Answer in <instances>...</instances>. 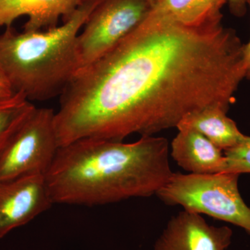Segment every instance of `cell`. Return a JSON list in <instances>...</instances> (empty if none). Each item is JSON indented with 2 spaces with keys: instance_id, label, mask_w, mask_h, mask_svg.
Listing matches in <instances>:
<instances>
[{
  "instance_id": "7a4b0ae2",
  "label": "cell",
  "mask_w": 250,
  "mask_h": 250,
  "mask_svg": "<svg viewBox=\"0 0 250 250\" xmlns=\"http://www.w3.org/2000/svg\"><path fill=\"white\" fill-rule=\"evenodd\" d=\"M164 137L133 143L86 138L59 147L45 174L53 204L108 205L156 195L170 178Z\"/></svg>"
},
{
  "instance_id": "6da1fadb",
  "label": "cell",
  "mask_w": 250,
  "mask_h": 250,
  "mask_svg": "<svg viewBox=\"0 0 250 250\" xmlns=\"http://www.w3.org/2000/svg\"><path fill=\"white\" fill-rule=\"evenodd\" d=\"M245 78V44L222 21L190 27L147 16L61 94L59 146L154 136L204 108L228 111Z\"/></svg>"
},
{
  "instance_id": "9a60e30c",
  "label": "cell",
  "mask_w": 250,
  "mask_h": 250,
  "mask_svg": "<svg viewBox=\"0 0 250 250\" xmlns=\"http://www.w3.org/2000/svg\"><path fill=\"white\" fill-rule=\"evenodd\" d=\"M230 11L236 17H243L247 12L248 0H226Z\"/></svg>"
},
{
  "instance_id": "4fadbf2b",
  "label": "cell",
  "mask_w": 250,
  "mask_h": 250,
  "mask_svg": "<svg viewBox=\"0 0 250 250\" xmlns=\"http://www.w3.org/2000/svg\"><path fill=\"white\" fill-rule=\"evenodd\" d=\"M35 107L21 93H14L8 98L0 99V154Z\"/></svg>"
},
{
  "instance_id": "5b68a950",
  "label": "cell",
  "mask_w": 250,
  "mask_h": 250,
  "mask_svg": "<svg viewBox=\"0 0 250 250\" xmlns=\"http://www.w3.org/2000/svg\"><path fill=\"white\" fill-rule=\"evenodd\" d=\"M54 116L52 108L31 111L0 154V180L45 175L60 147Z\"/></svg>"
},
{
  "instance_id": "8fae6325",
  "label": "cell",
  "mask_w": 250,
  "mask_h": 250,
  "mask_svg": "<svg viewBox=\"0 0 250 250\" xmlns=\"http://www.w3.org/2000/svg\"><path fill=\"white\" fill-rule=\"evenodd\" d=\"M226 0H159L147 16L197 27L222 21Z\"/></svg>"
},
{
  "instance_id": "7c38bea8",
  "label": "cell",
  "mask_w": 250,
  "mask_h": 250,
  "mask_svg": "<svg viewBox=\"0 0 250 250\" xmlns=\"http://www.w3.org/2000/svg\"><path fill=\"white\" fill-rule=\"evenodd\" d=\"M228 111L218 106L204 108L184 118L179 126L196 130L221 150L231 149L246 139L233 120L227 116Z\"/></svg>"
},
{
  "instance_id": "30bf717a",
  "label": "cell",
  "mask_w": 250,
  "mask_h": 250,
  "mask_svg": "<svg viewBox=\"0 0 250 250\" xmlns=\"http://www.w3.org/2000/svg\"><path fill=\"white\" fill-rule=\"evenodd\" d=\"M177 129L178 133L171 143L170 156L179 167L189 174L225 172L226 159L223 150L196 130L187 126Z\"/></svg>"
},
{
  "instance_id": "52a82bcc",
  "label": "cell",
  "mask_w": 250,
  "mask_h": 250,
  "mask_svg": "<svg viewBox=\"0 0 250 250\" xmlns=\"http://www.w3.org/2000/svg\"><path fill=\"white\" fill-rule=\"evenodd\" d=\"M54 205L42 174L0 180V239Z\"/></svg>"
},
{
  "instance_id": "277c9868",
  "label": "cell",
  "mask_w": 250,
  "mask_h": 250,
  "mask_svg": "<svg viewBox=\"0 0 250 250\" xmlns=\"http://www.w3.org/2000/svg\"><path fill=\"white\" fill-rule=\"evenodd\" d=\"M239 174H172L156 196L169 206L208 215L239 227L250 234V207L238 189Z\"/></svg>"
},
{
  "instance_id": "3957f363",
  "label": "cell",
  "mask_w": 250,
  "mask_h": 250,
  "mask_svg": "<svg viewBox=\"0 0 250 250\" xmlns=\"http://www.w3.org/2000/svg\"><path fill=\"white\" fill-rule=\"evenodd\" d=\"M100 0H85L61 25L0 34V65L14 93L29 101L60 96L80 68V33Z\"/></svg>"
},
{
  "instance_id": "ac0fdd59",
  "label": "cell",
  "mask_w": 250,
  "mask_h": 250,
  "mask_svg": "<svg viewBox=\"0 0 250 250\" xmlns=\"http://www.w3.org/2000/svg\"><path fill=\"white\" fill-rule=\"evenodd\" d=\"M151 1H152V3H153V4H154H154H155L157 2V1H159V0H151Z\"/></svg>"
},
{
  "instance_id": "ba28073f",
  "label": "cell",
  "mask_w": 250,
  "mask_h": 250,
  "mask_svg": "<svg viewBox=\"0 0 250 250\" xmlns=\"http://www.w3.org/2000/svg\"><path fill=\"white\" fill-rule=\"evenodd\" d=\"M232 237L229 227L210 225L201 214L184 210L171 217L154 250H227Z\"/></svg>"
},
{
  "instance_id": "5bb4252c",
  "label": "cell",
  "mask_w": 250,
  "mask_h": 250,
  "mask_svg": "<svg viewBox=\"0 0 250 250\" xmlns=\"http://www.w3.org/2000/svg\"><path fill=\"white\" fill-rule=\"evenodd\" d=\"M226 159L225 172L250 173V137L231 149L224 151Z\"/></svg>"
},
{
  "instance_id": "9c48e42d",
  "label": "cell",
  "mask_w": 250,
  "mask_h": 250,
  "mask_svg": "<svg viewBox=\"0 0 250 250\" xmlns=\"http://www.w3.org/2000/svg\"><path fill=\"white\" fill-rule=\"evenodd\" d=\"M85 0H0V28L10 27L21 17L28 18L24 31L57 27L68 19Z\"/></svg>"
},
{
  "instance_id": "e0dca14e",
  "label": "cell",
  "mask_w": 250,
  "mask_h": 250,
  "mask_svg": "<svg viewBox=\"0 0 250 250\" xmlns=\"http://www.w3.org/2000/svg\"><path fill=\"white\" fill-rule=\"evenodd\" d=\"M248 6L250 8V0H248ZM245 59L246 65V79L250 80V39L248 43L245 44Z\"/></svg>"
},
{
  "instance_id": "8992f818",
  "label": "cell",
  "mask_w": 250,
  "mask_h": 250,
  "mask_svg": "<svg viewBox=\"0 0 250 250\" xmlns=\"http://www.w3.org/2000/svg\"><path fill=\"white\" fill-rule=\"evenodd\" d=\"M151 0H100L80 33V68L101 59L146 19Z\"/></svg>"
},
{
  "instance_id": "2e32d148",
  "label": "cell",
  "mask_w": 250,
  "mask_h": 250,
  "mask_svg": "<svg viewBox=\"0 0 250 250\" xmlns=\"http://www.w3.org/2000/svg\"><path fill=\"white\" fill-rule=\"evenodd\" d=\"M14 93L4 70L0 65V99L8 98Z\"/></svg>"
}]
</instances>
